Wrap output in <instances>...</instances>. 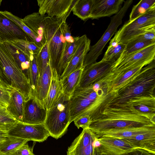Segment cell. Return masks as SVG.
I'll return each mask as SVG.
<instances>
[{"label":"cell","instance_id":"obj_1","mask_svg":"<svg viewBox=\"0 0 155 155\" xmlns=\"http://www.w3.org/2000/svg\"><path fill=\"white\" fill-rule=\"evenodd\" d=\"M155 61L143 67L130 81L118 89L105 95L99 110L124 102L139 96L155 94Z\"/></svg>","mask_w":155,"mask_h":155},{"label":"cell","instance_id":"obj_2","mask_svg":"<svg viewBox=\"0 0 155 155\" xmlns=\"http://www.w3.org/2000/svg\"><path fill=\"white\" fill-rule=\"evenodd\" d=\"M91 120L89 129L93 132L155 124L144 116L111 107L100 110Z\"/></svg>","mask_w":155,"mask_h":155},{"label":"cell","instance_id":"obj_3","mask_svg":"<svg viewBox=\"0 0 155 155\" xmlns=\"http://www.w3.org/2000/svg\"><path fill=\"white\" fill-rule=\"evenodd\" d=\"M0 79L19 92L25 101L32 96L29 80L19 68L5 42L0 41Z\"/></svg>","mask_w":155,"mask_h":155},{"label":"cell","instance_id":"obj_4","mask_svg":"<svg viewBox=\"0 0 155 155\" xmlns=\"http://www.w3.org/2000/svg\"><path fill=\"white\" fill-rule=\"evenodd\" d=\"M105 96L101 88L96 91L92 85L83 88H77L70 97V123L83 115L93 117L98 111Z\"/></svg>","mask_w":155,"mask_h":155},{"label":"cell","instance_id":"obj_5","mask_svg":"<svg viewBox=\"0 0 155 155\" xmlns=\"http://www.w3.org/2000/svg\"><path fill=\"white\" fill-rule=\"evenodd\" d=\"M70 123V97L62 92L47 111L44 124L50 136L58 139L66 133Z\"/></svg>","mask_w":155,"mask_h":155},{"label":"cell","instance_id":"obj_6","mask_svg":"<svg viewBox=\"0 0 155 155\" xmlns=\"http://www.w3.org/2000/svg\"><path fill=\"white\" fill-rule=\"evenodd\" d=\"M62 22L45 15L43 24V39L48 44L51 67L56 70L67 42L62 33Z\"/></svg>","mask_w":155,"mask_h":155},{"label":"cell","instance_id":"obj_7","mask_svg":"<svg viewBox=\"0 0 155 155\" xmlns=\"http://www.w3.org/2000/svg\"><path fill=\"white\" fill-rule=\"evenodd\" d=\"M155 27V5L137 18L128 21L115 33L109 46L115 47L119 43L126 44L146 30Z\"/></svg>","mask_w":155,"mask_h":155},{"label":"cell","instance_id":"obj_8","mask_svg":"<svg viewBox=\"0 0 155 155\" xmlns=\"http://www.w3.org/2000/svg\"><path fill=\"white\" fill-rule=\"evenodd\" d=\"M133 2L132 0L124 1V5L117 13L111 18L107 28L100 39L90 47L85 58L83 67L84 68L96 62L99 56L109 40L116 32L118 27L122 24V19L128 8Z\"/></svg>","mask_w":155,"mask_h":155},{"label":"cell","instance_id":"obj_9","mask_svg":"<svg viewBox=\"0 0 155 155\" xmlns=\"http://www.w3.org/2000/svg\"><path fill=\"white\" fill-rule=\"evenodd\" d=\"M107 107H113L143 115L155 123V94L139 96L121 103Z\"/></svg>","mask_w":155,"mask_h":155},{"label":"cell","instance_id":"obj_10","mask_svg":"<svg viewBox=\"0 0 155 155\" xmlns=\"http://www.w3.org/2000/svg\"><path fill=\"white\" fill-rule=\"evenodd\" d=\"M155 44L118 58L112 63V71H122L140 65L149 64L155 60Z\"/></svg>","mask_w":155,"mask_h":155},{"label":"cell","instance_id":"obj_11","mask_svg":"<svg viewBox=\"0 0 155 155\" xmlns=\"http://www.w3.org/2000/svg\"><path fill=\"white\" fill-rule=\"evenodd\" d=\"M6 136L41 142L50 136L44 124H28L19 122L10 130L3 132Z\"/></svg>","mask_w":155,"mask_h":155},{"label":"cell","instance_id":"obj_12","mask_svg":"<svg viewBox=\"0 0 155 155\" xmlns=\"http://www.w3.org/2000/svg\"><path fill=\"white\" fill-rule=\"evenodd\" d=\"M76 0H37L38 12L66 22Z\"/></svg>","mask_w":155,"mask_h":155},{"label":"cell","instance_id":"obj_13","mask_svg":"<svg viewBox=\"0 0 155 155\" xmlns=\"http://www.w3.org/2000/svg\"><path fill=\"white\" fill-rule=\"evenodd\" d=\"M112 64L101 60L85 68L77 88H84L99 82L112 71Z\"/></svg>","mask_w":155,"mask_h":155},{"label":"cell","instance_id":"obj_14","mask_svg":"<svg viewBox=\"0 0 155 155\" xmlns=\"http://www.w3.org/2000/svg\"><path fill=\"white\" fill-rule=\"evenodd\" d=\"M47 111L45 104L32 96L24 102L23 116L21 122L28 124L44 123Z\"/></svg>","mask_w":155,"mask_h":155},{"label":"cell","instance_id":"obj_15","mask_svg":"<svg viewBox=\"0 0 155 155\" xmlns=\"http://www.w3.org/2000/svg\"><path fill=\"white\" fill-rule=\"evenodd\" d=\"M18 40L34 42L18 25L0 11V41L11 42Z\"/></svg>","mask_w":155,"mask_h":155},{"label":"cell","instance_id":"obj_16","mask_svg":"<svg viewBox=\"0 0 155 155\" xmlns=\"http://www.w3.org/2000/svg\"><path fill=\"white\" fill-rule=\"evenodd\" d=\"M97 137L89 129H83L68 147L67 155H94V142Z\"/></svg>","mask_w":155,"mask_h":155},{"label":"cell","instance_id":"obj_17","mask_svg":"<svg viewBox=\"0 0 155 155\" xmlns=\"http://www.w3.org/2000/svg\"><path fill=\"white\" fill-rule=\"evenodd\" d=\"M90 44L91 40L86 35L80 37V40L74 54L60 77V79L84 67V61L90 50Z\"/></svg>","mask_w":155,"mask_h":155},{"label":"cell","instance_id":"obj_18","mask_svg":"<svg viewBox=\"0 0 155 155\" xmlns=\"http://www.w3.org/2000/svg\"><path fill=\"white\" fill-rule=\"evenodd\" d=\"M97 139L101 145L96 148L100 154L106 152L122 154L129 153L137 148L124 139L107 137H98Z\"/></svg>","mask_w":155,"mask_h":155},{"label":"cell","instance_id":"obj_19","mask_svg":"<svg viewBox=\"0 0 155 155\" xmlns=\"http://www.w3.org/2000/svg\"><path fill=\"white\" fill-rule=\"evenodd\" d=\"M155 130V124L142 126L110 129L93 132L98 137H107L124 139Z\"/></svg>","mask_w":155,"mask_h":155},{"label":"cell","instance_id":"obj_20","mask_svg":"<svg viewBox=\"0 0 155 155\" xmlns=\"http://www.w3.org/2000/svg\"><path fill=\"white\" fill-rule=\"evenodd\" d=\"M123 0H94L90 18L92 19L109 17L120 9Z\"/></svg>","mask_w":155,"mask_h":155},{"label":"cell","instance_id":"obj_21","mask_svg":"<svg viewBox=\"0 0 155 155\" xmlns=\"http://www.w3.org/2000/svg\"><path fill=\"white\" fill-rule=\"evenodd\" d=\"M4 42L6 44L17 65L28 78L31 60L33 55H31L16 41Z\"/></svg>","mask_w":155,"mask_h":155},{"label":"cell","instance_id":"obj_22","mask_svg":"<svg viewBox=\"0 0 155 155\" xmlns=\"http://www.w3.org/2000/svg\"><path fill=\"white\" fill-rule=\"evenodd\" d=\"M51 76L52 67L50 61L41 74L39 75L35 88L32 92V96L45 104Z\"/></svg>","mask_w":155,"mask_h":155},{"label":"cell","instance_id":"obj_23","mask_svg":"<svg viewBox=\"0 0 155 155\" xmlns=\"http://www.w3.org/2000/svg\"><path fill=\"white\" fill-rule=\"evenodd\" d=\"M124 139L137 148L155 154V130Z\"/></svg>","mask_w":155,"mask_h":155},{"label":"cell","instance_id":"obj_24","mask_svg":"<svg viewBox=\"0 0 155 155\" xmlns=\"http://www.w3.org/2000/svg\"><path fill=\"white\" fill-rule=\"evenodd\" d=\"M10 97L6 108L17 120L22 122L23 116L24 103L23 96L18 91L9 86Z\"/></svg>","mask_w":155,"mask_h":155},{"label":"cell","instance_id":"obj_25","mask_svg":"<svg viewBox=\"0 0 155 155\" xmlns=\"http://www.w3.org/2000/svg\"><path fill=\"white\" fill-rule=\"evenodd\" d=\"M62 92L60 77L56 69L52 68L51 83L45 101V105L47 110L53 106Z\"/></svg>","mask_w":155,"mask_h":155},{"label":"cell","instance_id":"obj_26","mask_svg":"<svg viewBox=\"0 0 155 155\" xmlns=\"http://www.w3.org/2000/svg\"><path fill=\"white\" fill-rule=\"evenodd\" d=\"M45 15H41L38 12H34L25 16L22 19L23 23L44 43L43 37V27Z\"/></svg>","mask_w":155,"mask_h":155},{"label":"cell","instance_id":"obj_27","mask_svg":"<svg viewBox=\"0 0 155 155\" xmlns=\"http://www.w3.org/2000/svg\"><path fill=\"white\" fill-rule=\"evenodd\" d=\"M84 67H83L60 79L63 93L69 97L78 87Z\"/></svg>","mask_w":155,"mask_h":155},{"label":"cell","instance_id":"obj_28","mask_svg":"<svg viewBox=\"0 0 155 155\" xmlns=\"http://www.w3.org/2000/svg\"><path fill=\"white\" fill-rule=\"evenodd\" d=\"M79 40L80 37H75L73 42H66L57 70L60 77L74 54Z\"/></svg>","mask_w":155,"mask_h":155},{"label":"cell","instance_id":"obj_29","mask_svg":"<svg viewBox=\"0 0 155 155\" xmlns=\"http://www.w3.org/2000/svg\"><path fill=\"white\" fill-rule=\"evenodd\" d=\"M3 134L4 137L0 143V152L3 153L10 155L29 141L27 139L8 136L4 133Z\"/></svg>","mask_w":155,"mask_h":155},{"label":"cell","instance_id":"obj_30","mask_svg":"<svg viewBox=\"0 0 155 155\" xmlns=\"http://www.w3.org/2000/svg\"><path fill=\"white\" fill-rule=\"evenodd\" d=\"M94 0H76L72 11L73 14L85 21L90 18Z\"/></svg>","mask_w":155,"mask_h":155},{"label":"cell","instance_id":"obj_31","mask_svg":"<svg viewBox=\"0 0 155 155\" xmlns=\"http://www.w3.org/2000/svg\"><path fill=\"white\" fill-rule=\"evenodd\" d=\"M155 44V41H145L138 37H135L126 44L125 48L118 58Z\"/></svg>","mask_w":155,"mask_h":155},{"label":"cell","instance_id":"obj_32","mask_svg":"<svg viewBox=\"0 0 155 155\" xmlns=\"http://www.w3.org/2000/svg\"><path fill=\"white\" fill-rule=\"evenodd\" d=\"M3 14L18 25L33 40V41L38 46L41 47L45 44L42 40L27 27L23 22L22 19L15 16L6 11H2Z\"/></svg>","mask_w":155,"mask_h":155},{"label":"cell","instance_id":"obj_33","mask_svg":"<svg viewBox=\"0 0 155 155\" xmlns=\"http://www.w3.org/2000/svg\"><path fill=\"white\" fill-rule=\"evenodd\" d=\"M154 5H155V0H140L133 7L128 21H131L137 18Z\"/></svg>","mask_w":155,"mask_h":155},{"label":"cell","instance_id":"obj_34","mask_svg":"<svg viewBox=\"0 0 155 155\" xmlns=\"http://www.w3.org/2000/svg\"><path fill=\"white\" fill-rule=\"evenodd\" d=\"M19 121L7 110L2 107L0 109V130L3 132L8 131Z\"/></svg>","mask_w":155,"mask_h":155},{"label":"cell","instance_id":"obj_35","mask_svg":"<svg viewBox=\"0 0 155 155\" xmlns=\"http://www.w3.org/2000/svg\"><path fill=\"white\" fill-rule=\"evenodd\" d=\"M126 46V44L121 43L115 47L108 46L101 60L113 63L119 58Z\"/></svg>","mask_w":155,"mask_h":155},{"label":"cell","instance_id":"obj_36","mask_svg":"<svg viewBox=\"0 0 155 155\" xmlns=\"http://www.w3.org/2000/svg\"><path fill=\"white\" fill-rule=\"evenodd\" d=\"M36 58L40 75L50 61L48 44L46 42L41 47L38 54L36 55Z\"/></svg>","mask_w":155,"mask_h":155},{"label":"cell","instance_id":"obj_37","mask_svg":"<svg viewBox=\"0 0 155 155\" xmlns=\"http://www.w3.org/2000/svg\"><path fill=\"white\" fill-rule=\"evenodd\" d=\"M36 55H34L31 60L28 72V78L31 85L32 92L34 91L35 88L39 75L36 61Z\"/></svg>","mask_w":155,"mask_h":155},{"label":"cell","instance_id":"obj_38","mask_svg":"<svg viewBox=\"0 0 155 155\" xmlns=\"http://www.w3.org/2000/svg\"><path fill=\"white\" fill-rule=\"evenodd\" d=\"M9 97V86L0 79V106L6 108Z\"/></svg>","mask_w":155,"mask_h":155},{"label":"cell","instance_id":"obj_39","mask_svg":"<svg viewBox=\"0 0 155 155\" xmlns=\"http://www.w3.org/2000/svg\"><path fill=\"white\" fill-rule=\"evenodd\" d=\"M16 41L31 55H37L41 47L38 46L33 41L24 40H18Z\"/></svg>","mask_w":155,"mask_h":155},{"label":"cell","instance_id":"obj_40","mask_svg":"<svg viewBox=\"0 0 155 155\" xmlns=\"http://www.w3.org/2000/svg\"><path fill=\"white\" fill-rule=\"evenodd\" d=\"M73 121L78 129L81 127L83 129H84L89 128L91 120L89 115H85L77 118Z\"/></svg>","mask_w":155,"mask_h":155},{"label":"cell","instance_id":"obj_41","mask_svg":"<svg viewBox=\"0 0 155 155\" xmlns=\"http://www.w3.org/2000/svg\"><path fill=\"white\" fill-rule=\"evenodd\" d=\"M136 37L145 41H155V27L146 30Z\"/></svg>","mask_w":155,"mask_h":155},{"label":"cell","instance_id":"obj_42","mask_svg":"<svg viewBox=\"0 0 155 155\" xmlns=\"http://www.w3.org/2000/svg\"><path fill=\"white\" fill-rule=\"evenodd\" d=\"M10 155H35L32 148L29 147L27 143L21 146L15 151Z\"/></svg>","mask_w":155,"mask_h":155},{"label":"cell","instance_id":"obj_43","mask_svg":"<svg viewBox=\"0 0 155 155\" xmlns=\"http://www.w3.org/2000/svg\"><path fill=\"white\" fill-rule=\"evenodd\" d=\"M61 28L62 33L66 41L69 43L73 42L74 41V37L71 36L69 27L66 22H62Z\"/></svg>","mask_w":155,"mask_h":155},{"label":"cell","instance_id":"obj_44","mask_svg":"<svg viewBox=\"0 0 155 155\" xmlns=\"http://www.w3.org/2000/svg\"><path fill=\"white\" fill-rule=\"evenodd\" d=\"M147 151L141 149L137 148L129 153V155H153Z\"/></svg>","mask_w":155,"mask_h":155},{"label":"cell","instance_id":"obj_45","mask_svg":"<svg viewBox=\"0 0 155 155\" xmlns=\"http://www.w3.org/2000/svg\"><path fill=\"white\" fill-rule=\"evenodd\" d=\"M129 153L122 154H117L112 153H111L106 152V153H104L103 154H104L105 155H129Z\"/></svg>","mask_w":155,"mask_h":155},{"label":"cell","instance_id":"obj_46","mask_svg":"<svg viewBox=\"0 0 155 155\" xmlns=\"http://www.w3.org/2000/svg\"><path fill=\"white\" fill-rule=\"evenodd\" d=\"M4 137L3 132L0 130V143L2 141Z\"/></svg>","mask_w":155,"mask_h":155},{"label":"cell","instance_id":"obj_47","mask_svg":"<svg viewBox=\"0 0 155 155\" xmlns=\"http://www.w3.org/2000/svg\"><path fill=\"white\" fill-rule=\"evenodd\" d=\"M94 155H99L97 148L94 147Z\"/></svg>","mask_w":155,"mask_h":155},{"label":"cell","instance_id":"obj_48","mask_svg":"<svg viewBox=\"0 0 155 155\" xmlns=\"http://www.w3.org/2000/svg\"><path fill=\"white\" fill-rule=\"evenodd\" d=\"M0 155H10L9 154L3 153H2L0 152Z\"/></svg>","mask_w":155,"mask_h":155},{"label":"cell","instance_id":"obj_49","mask_svg":"<svg viewBox=\"0 0 155 155\" xmlns=\"http://www.w3.org/2000/svg\"><path fill=\"white\" fill-rule=\"evenodd\" d=\"M2 0H0V6L1 5V3H2Z\"/></svg>","mask_w":155,"mask_h":155},{"label":"cell","instance_id":"obj_50","mask_svg":"<svg viewBox=\"0 0 155 155\" xmlns=\"http://www.w3.org/2000/svg\"><path fill=\"white\" fill-rule=\"evenodd\" d=\"M99 155H105L104 154H99Z\"/></svg>","mask_w":155,"mask_h":155},{"label":"cell","instance_id":"obj_51","mask_svg":"<svg viewBox=\"0 0 155 155\" xmlns=\"http://www.w3.org/2000/svg\"><path fill=\"white\" fill-rule=\"evenodd\" d=\"M2 107H1L0 106V109L1 108H2Z\"/></svg>","mask_w":155,"mask_h":155}]
</instances>
